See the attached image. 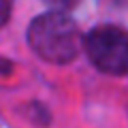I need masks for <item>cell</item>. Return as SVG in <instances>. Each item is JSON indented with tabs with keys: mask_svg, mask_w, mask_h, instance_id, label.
Wrapping results in <instances>:
<instances>
[{
	"mask_svg": "<svg viewBox=\"0 0 128 128\" xmlns=\"http://www.w3.org/2000/svg\"><path fill=\"white\" fill-rule=\"evenodd\" d=\"M47 4L56 6V9H70V6H75L79 2V0H45Z\"/></svg>",
	"mask_w": 128,
	"mask_h": 128,
	"instance_id": "cell-4",
	"label": "cell"
},
{
	"mask_svg": "<svg viewBox=\"0 0 128 128\" xmlns=\"http://www.w3.org/2000/svg\"><path fill=\"white\" fill-rule=\"evenodd\" d=\"M83 47L100 73L126 75L128 73V32L118 26H98L83 38Z\"/></svg>",
	"mask_w": 128,
	"mask_h": 128,
	"instance_id": "cell-2",
	"label": "cell"
},
{
	"mask_svg": "<svg viewBox=\"0 0 128 128\" xmlns=\"http://www.w3.org/2000/svg\"><path fill=\"white\" fill-rule=\"evenodd\" d=\"M28 45L51 64H68L77 58L81 36L75 22L62 11H49L32 19L28 26Z\"/></svg>",
	"mask_w": 128,
	"mask_h": 128,
	"instance_id": "cell-1",
	"label": "cell"
},
{
	"mask_svg": "<svg viewBox=\"0 0 128 128\" xmlns=\"http://www.w3.org/2000/svg\"><path fill=\"white\" fill-rule=\"evenodd\" d=\"M11 17V0H0V28Z\"/></svg>",
	"mask_w": 128,
	"mask_h": 128,
	"instance_id": "cell-3",
	"label": "cell"
}]
</instances>
